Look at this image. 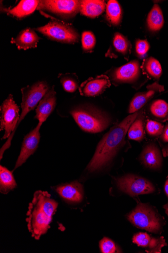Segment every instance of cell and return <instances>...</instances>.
I'll list each match as a JSON object with an SVG mask.
<instances>
[{
  "label": "cell",
  "mask_w": 168,
  "mask_h": 253,
  "mask_svg": "<svg viewBox=\"0 0 168 253\" xmlns=\"http://www.w3.org/2000/svg\"><path fill=\"white\" fill-rule=\"evenodd\" d=\"M137 116V112L130 115L121 123L112 127L105 134L87 167L88 171L93 172L99 170L111 162L124 143L129 127Z\"/></svg>",
  "instance_id": "cell-1"
},
{
  "label": "cell",
  "mask_w": 168,
  "mask_h": 253,
  "mask_svg": "<svg viewBox=\"0 0 168 253\" xmlns=\"http://www.w3.org/2000/svg\"><path fill=\"white\" fill-rule=\"evenodd\" d=\"M58 207V203L49 193L42 191L34 193L27 218L29 231L34 239L39 240L47 232Z\"/></svg>",
  "instance_id": "cell-2"
},
{
  "label": "cell",
  "mask_w": 168,
  "mask_h": 253,
  "mask_svg": "<svg viewBox=\"0 0 168 253\" xmlns=\"http://www.w3.org/2000/svg\"><path fill=\"white\" fill-rule=\"evenodd\" d=\"M129 220L138 228L159 233L162 228V220L158 213L147 204L139 203L128 216Z\"/></svg>",
  "instance_id": "cell-3"
},
{
  "label": "cell",
  "mask_w": 168,
  "mask_h": 253,
  "mask_svg": "<svg viewBox=\"0 0 168 253\" xmlns=\"http://www.w3.org/2000/svg\"><path fill=\"white\" fill-rule=\"evenodd\" d=\"M75 121L84 131L98 133L107 128L109 119L100 111L91 109H78L71 112Z\"/></svg>",
  "instance_id": "cell-4"
},
{
  "label": "cell",
  "mask_w": 168,
  "mask_h": 253,
  "mask_svg": "<svg viewBox=\"0 0 168 253\" xmlns=\"http://www.w3.org/2000/svg\"><path fill=\"white\" fill-rule=\"evenodd\" d=\"M36 30L47 37L62 42L75 43L79 40V35L76 31L59 21H51L49 24Z\"/></svg>",
  "instance_id": "cell-5"
},
{
  "label": "cell",
  "mask_w": 168,
  "mask_h": 253,
  "mask_svg": "<svg viewBox=\"0 0 168 253\" xmlns=\"http://www.w3.org/2000/svg\"><path fill=\"white\" fill-rule=\"evenodd\" d=\"M49 86L44 82H38L31 86L22 89V112L17 126L25 119L28 113L34 109L47 92Z\"/></svg>",
  "instance_id": "cell-6"
},
{
  "label": "cell",
  "mask_w": 168,
  "mask_h": 253,
  "mask_svg": "<svg viewBox=\"0 0 168 253\" xmlns=\"http://www.w3.org/2000/svg\"><path fill=\"white\" fill-rule=\"evenodd\" d=\"M116 184L119 190L131 196L148 194L155 191L154 186L149 181L134 175L119 178Z\"/></svg>",
  "instance_id": "cell-7"
},
{
  "label": "cell",
  "mask_w": 168,
  "mask_h": 253,
  "mask_svg": "<svg viewBox=\"0 0 168 253\" xmlns=\"http://www.w3.org/2000/svg\"><path fill=\"white\" fill-rule=\"evenodd\" d=\"M19 111V108L14 101L12 96L9 95L1 106L0 129L1 131H5L3 139L9 137L12 134V132H14L20 117Z\"/></svg>",
  "instance_id": "cell-8"
},
{
  "label": "cell",
  "mask_w": 168,
  "mask_h": 253,
  "mask_svg": "<svg viewBox=\"0 0 168 253\" xmlns=\"http://www.w3.org/2000/svg\"><path fill=\"white\" fill-rule=\"evenodd\" d=\"M81 1L75 0L40 1L37 8L65 16L75 15L80 11Z\"/></svg>",
  "instance_id": "cell-9"
},
{
  "label": "cell",
  "mask_w": 168,
  "mask_h": 253,
  "mask_svg": "<svg viewBox=\"0 0 168 253\" xmlns=\"http://www.w3.org/2000/svg\"><path fill=\"white\" fill-rule=\"evenodd\" d=\"M42 125L38 123L36 127L25 136L14 170L25 164L30 157L36 151L40 142L39 131Z\"/></svg>",
  "instance_id": "cell-10"
},
{
  "label": "cell",
  "mask_w": 168,
  "mask_h": 253,
  "mask_svg": "<svg viewBox=\"0 0 168 253\" xmlns=\"http://www.w3.org/2000/svg\"><path fill=\"white\" fill-rule=\"evenodd\" d=\"M54 189L60 197L67 204H79L84 199L83 187L78 181L61 184Z\"/></svg>",
  "instance_id": "cell-11"
},
{
  "label": "cell",
  "mask_w": 168,
  "mask_h": 253,
  "mask_svg": "<svg viewBox=\"0 0 168 253\" xmlns=\"http://www.w3.org/2000/svg\"><path fill=\"white\" fill-rule=\"evenodd\" d=\"M140 74V67L134 60L116 68L113 73V79L116 83H130L135 81Z\"/></svg>",
  "instance_id": "cell-12"
},
{
  "label": "cell",
  "mask_w": 168,
  "mask_h": 253,
  "mask_svg": "<svg viewBox=\"0 0 168 253\" xmlns=\"http://www.w3.org/2000/svg\"><path fill=\"white\" fill-rule=\"evenodd\" d=\"M110 85L108 78L103 75L90 79L84 83L80 87V91L83 96L95 97L102 94Z\"/></svg>",
  "instance_id": "cell-13"
},
{
  "label": "cell",
  "mask_w": 168,
  "mask_h": 253,
  "mask_svg": "<svg viewBox=\"0 0 168 253\" xmlns=\"http://www.w3.org/2000/svg\"><path fill=\"white\" fill-rule=\"evenodd\" d=\"M164 90V86L157 83L149 85L146 91L138 93L134 97L130 105L129 113H135L151 99Z\"/></svg>",
  "instance_id": "cell-14"
},
{
  "label": "cell",
  "mask_w": 168,
  "mask_h": 253,
  "mask_svg": "<svg viewBox=\"0 0 168 253\" xmlns=\"http://www.w3.org/2000/svg\"><path fill=\"white\" fill-rule=\"evenodd\" d=\"M56 93L53 87L48 91L39 102L36 109L35 119L43 124L54 111L56 105Z\"/></svg>",
  "instance_id": "cell-15"
},
{
  "label": "cell",
  "mask_w": 168,
  "mask_h": 253,
  "mask_svg": "<svg viewBox=\"0 0 168 253\" xmlns=\"http://www.w3.org/2000/svg\"><path fill=\"white\" fill-rule=\"evenodd\" d=\"M133 242L145 248L148 253H161L162 249L167 245L163 237L154 238L147 233H143L135 235Z\"/></svg>",
  "instance_id": "cell-16"
},
{
  "label": "cell",
  "mask_w": 168,
  "mask_h": 253,
  "mask_svg": "<svg viewBox=\"0 0 168 253\" xmlns=\"http://www.w3.org/2000/svg\"><path fill=\"white\" fill-rule=\"evenodd\" d=\"M140 160L144 166L151 169H158L162 165V158L159 149L153 144H149L143 149Z\"/></svg>",
  "instance_id": "cell-17"
},
{
  "label": "cell",
  "mask_w": 168,
  "mask_h": 253,
  "mask_svg": "<svg viewBox=\"0 0 168 253\" xmlns=\"http://www.w3.org/2000/svg\"><path fill=\"white\" fill-rule=\"evenodd\" d=\"M40 38L31 29L22 31L15 39H13L11 42L15 43L19 49L27 50L35 48Z\"/></svg>",
  "instance_id": "cell-18"
},
{
  "label": "cell",
  "mask_w": 168,
  "mask_h": 253,
  "mask_svg": "<svg viewBox=\"0 0 168 253\" xmlns=\"http://www.w3.org/2000/svg\"><path fill=\"white\" fill-rule=\"evenodd\" d=\"M105 2L100 0H84L81 1L80 12L81 14L90 18L98 17L104 11Z\"/></svg>",
  "instance_id": "cell-19"
},
{
  "label": "cell",
  "mask_w": 168,
  "mask_h": 253,
  "mask_svg": "<svg viewBox=\"0 0 168 253\" xmlns=\"http://www.w3.org/2000/svg\"><path fill=\"white\" fill-rule=\"evenodd\" d=\"M40 1L24 0L11 9L7 10L8 14L18 18L25 17L33 13L38 7Z\"/></svg>",
  "instance_id": "cell-20"
},
{
  "label": "cell",
  "mask_w": 168,
  "mask_h": 253,
  "mask_svg": "<svg viewBox=\"0 0 168 253\" xmlns=\"http://www.w3.org/2000/svg\"><path fill=\"white\" fill-rule=\"evenodd\" d=\"M147 26L152 32L160 31L164 26V19L162 11L158 4H155L148 15Z\"/></svg>",
  "instance_id": "cell-21"
},
{
  "label": "cell",
  "mask_w": 168,
  "mask_h": 253,
  "mask_svg": "<svg viewBox=\"0 0 168 253\" xmlns=\"http://www.w3.org/2000/svg\"><path fill=\"white\" fill-rule=\"evenodd\" d=\"M17 187L12 172L5 167H0V192L7 194Z\"/></svg>",
  "instance_id": "cell-22"
},
{
  "label": "cell",
  "mask_w": 168,
  "mask_h": 253,
  "mask_svg": "<svg viewBox=\"0 0 168 253\" xmlns=\"http://www.w3.org/2000/svg\"><path fill=\"white\" fill-rule=\"evenodd\" d=\"M149 110L152 116L160 121L168 120V104L164 100L158 99L151 104Z\"/></svg>",
  "instance_id": "cell-23"
},
{
  "label": "cell",
  "mask_w": 168,
  "mask_h": 253,
  "mask_svg": "<svg viewBox=\"0 0 168 253\" xmlns=\"http://www.w3.org/2000/svg\"><path fill=\"white\" fill-rule=\"evenodd\" d=\"M143 70L151 79L158 81L162 74V68L160 62L154 57L147 59L143 63Z\"/></svg>",
  "instance_id": "cell-24"
},
{
  "label": "cell",
  "mask_w": 168,
  "mask_h": 253,
  "mask_svg": "<svg viewBox=\"0 0 168 253\" xmlns=\"http://www.w3.org/2000/svg\"><path fill=\"white\" fill-rule=\"evenodd\" d=\"M128 135L130 139L136 141H141L145 137L144 130L143 117L138 115L136 119L131 125L128 130Z\"/></svg>",
  "instance_id": "cell-25"
},
{
  "label": "cell",
  "mask_w": 168,
  "mask_h": 253,
  "mask_svg": "<svg viewBox=\"0 0 168 253\" xmlns=\"http://www.w3.org/2000/svg\"><path fill=\"white\" fill-rule=\"evenodd\" d=\"M107 18L111 24L114 26H117L121 23L122 10L121 6L117 1L110 0L106 6Z\"/></svg>",
  "instance_id": "cell-26"
},
{
  "label": "cell",
  "mask_w": 168,
  "mask_h": 253,
  "mask_svg": "<svg viewBox=\"0 0 168 253\" xmlns=\"http://www.w3.org/2000/svg\"><path fill=\"white\" fill-rule=\"evenodd\" d=\"M113 43L116 51L122 54H127L130 50L129 42L121 34L117 33L115 34Z\"/></svg>",
  "instance_id": "cell-27"
},
{
  "label": "cell",
  "mask_w": 168,
  "mask_h": 253,
  "mask_svg": "<svg viewBox=\"0 0 168 253\" xmlns=\"http://www.w3.org/2000/svg\"><path fill=\"white\" fill-rule=\"evenodd\" d=\"M82 47L85 51H90L93 50L96 44V39L93 33L85 31L82 35Z\"/></svg>",
  "instance_id": "cell-28"
},
{
  "label": "cell",
  "mask_w": 168,
  "mask_h": 253,
  "mask_svg": "<svg viewBox=\"0 0 168 253\" xmlns=\"http://www.w3.org/2000/svg\"><path fill=\"white\" fill-rule=\"evenodd\" d=\"M148 134L153 137H160L162 134L164 126L159 122L154 121H148L146 126Z\"/></svg>",
  "instance_id": "cell-29"
},
{
  "label": "cell",
  "mask_w": 168,
  "mask_h": 253,
  "mask_svg": "<svg viewBox=\"0 0 168 253\" xmlns=\"http://www.w3.org/2000/svg\"><path fill=\"white\" fill-rule=\"evenodd\" d=\"M100 247L103 253H118L117 247L114 243L107 238H104L101 241Z\"/></svg>",
  "instance_id": "cell-30"
},
{
  "label": "cell",
  "mask_w": 168,
  "mask_h": 253,
  "mask_svg": "<svg viewBox=\"0 0 168 253\" xmlns=\"http://www.w3.org/2000/svg\"><path fill=\"white\" fill-rule=\"evenodd\" d=\"M150 47V44L146 40H138L135 43V51L139 56L145 55L149 51Z\"/></svg>",
  "instance_id": "cell-31"
},
{
  "label": "cell",
  "mask_w": 168,
  "mask_h": 253,
  "mask_svg": "<svg viewBox=\"0 0 168 253\" xmlns=\"http://www.w3.org/2000/svg\"><path fill=\"white\" fill-rule=\"evenodd\" d=\"M61 83L65 90L69 93H73L78 88L77 83L71 78H63L61 80Z\"/></svg>",
  "instance_id": "cell-32"
},
{
  "label": "cell",
  "mask_w": 168,
  "mask_h": 253,
  "mask_svg": "<svg viewBox=\"0 0 168 253\" xmlns=\"http://www.w3.org/2000/svg\"><path fill=\"white\" fill-rule=\"evenodd\" d=\"M160 144L162 146L164 155L168 156V125L165 127L159 137Z\"/></svg>",
  "instance_id": "cell-33"
},
{
  "label": "cell",
  "mask_w": 168,
  "mask_h": 253,
  "mask_svg": "<svg viewBox=\"0 0 168 253\" xmlns=\"http://www.w3.org/2000/svg\"><path fill=\"white\" fill-rule=\"evenodd\" d=\"M165 192L168 198L167 203L163 206L166 214L168 216V178L166 180L165 184Z\"/></svg>",
  "instance_id": "cell-34"
}]
</instances>
